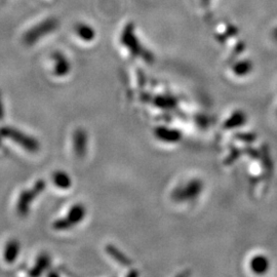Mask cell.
<instances>
[{
  "label": "cell",
  "mask_w": 277,
  "mask_h": 277,
  "mask_svg": "<svg viewBox=\"0 0 277 277\" xmlns=\"http://www.w3.org/2000/svg\"><path fill=\"white\" fill-rule=\"evenodd\" d=\"M0 137L14 141L15 143L19 144L22 148L26 149L29 152H37L40 147L37 140L10 126H3L0 128Z\"/></svg>",
  "instance_id": "cell-1"
},
{
  "label": "cell",
  "mask_w": 277,
  "mask_h": 277,
  "mask_svg": "<svg viewBox=\"0 0 277 277\" xmlns=\"http://www.w3.org/2000/svg\"><path fill=\"white\" fill-rule=\"evenodd\" d=\"M203 190V183L201 180H191L186 184L179 186L172 194V197L176 202H186L196 199Z\"/></svg>",
  "instance_id": "cell-2"
},
{
  "label": "cell",
  "mask_w": 277,
  "mask_h": 277,
  "mask_svg": "<svg viewBox=\"0 0 277 277\" xmlns=\"http://www.w3.org/2000/svg\"><path fill=\"white\" fill-rule=\"evenodd\" d=\"M46 182L43 180L37 181L30 190H24L20 194L17 203V210L21 216H27L30 209L31 203L35 201V198L46 189Z\"/></svg>",
  "instance_id": "cell-3"
},
{
  "label": "cell",
  "mask_w": 277,
  "mask_h": 277,
  "mask_svg": "<svg viewBox=\"0 0 277 277\" xmlns=\"http://www.w3.org/2000/svg\"><path fill=\"white\" fill-rule=\"evenodd\" d=\"M86 215V208L82 204L73 205L68 212V215L57 220L53 223V229L58 231L69 230L71 227L77 225L84 219Z\"/></svg>",
  "instance_id": "cell-4"
},
{
  "label": "cell",
  "mask_w": 277,
  "mask_h": 277,
  "mask_svg": "<svg viewBox=\"0 0 277 277\" xmlns=\"http://www.w3.org/2000/svg\"><path fill=\"white\" fill-rule=\"evenodd\" d=\"M73 149L78 158H83L87 151V134L83 128H77L73 132Z\"/></svg>",
  "instance_id": "cell-5"
},
{
  "label": "cell",
  "mask_w": 277,
  "mask_h": 277,
  "mask_svg": "<svg viewBox=\"0 0 277 277\" xmlns=\"http://www.w3.org/2000/svg\"><path fill=\"white\" fill-rule=\"evenodd\" d=\"M154 135L157 140L164 143H178L182 139V134L175 128L158 126L154 129Z\"/></svg>",
  "instance_id": "cell-6"
},
{
  "label": "cell",
  "mask_w": 277,
  "mask_h": 277,
  "mask_svg": "<svg viewBox=\"0 0 277 277\" xmlns=\"http://www.w3.org/2000/svg\"><path fill=\"white\" fill-rule=\"evenodd\" d=\"M250 267L254 274L262 275L269 270L270 262L264 254H257L251 260Z\"/></svg>",
  "instance_id": "cell-7"
},
{
  "label": "cell",
  "mask_w": 277,
  "mask_h": 277,
  "mask_svg": "<svg viewBox=\"0 0 277 277\" xmlns=\"http://www.w3.org/2000/svg\"><path fill=\"white\" fill-rule=\"evenodd\" d=\"M246 123H247L246 113L241 110H237L234 111V112L229 116V118H227L224 124V127L226 129H233L242 126Z\"/></svg>",
  "instance_id": "cell-8"
},
{
  "label": "cell",
  "mask_w": 277,
  "mask_h": 277,
  "mask_svg": "<svg viewBox=\"0 0 277 277\" xmlns=\"http://www.w3.org/2000/svg\"><path fill=\"white\" fill-rule=\"evenodd\" d=\"M20 243L18 240H9L4 249V260L6 263L12 264L18 259L19 253H20Z\"/></svg>",
  "instance_id": "cell-9"
},
{
  "label": "cell",
  "mask_w": 277,
  "mask_h": 277,
  "mask_svg": "<svg viewBox=\"0 0 277 277\" xmlns=\"http://www.w3.org/2000/svg\"><path fill=\"white\" fill-rule=\"evenodd\" d=\"M106 252H107L109 256L112 258L113 260H115L118 264L123 265V266H130L131 265V260L126 256V254H125L116 247H114L112 245H108L106 247Z\"/></svg>",
  "instance_id": "cell-10"
},
{
  "label": "cell",
  "mask_w": 277,
  "mask_h": 277,
  "mask_svg": "<svg viewBox=\"0 0 277 277\" xmlns=\"http://www.w3.org/2000/svg\"><path fill=\"white\" fill-rule=\"evenodd\" d=\"M52 181L54 185L58 188H60V189H69L72 185L70 176L67 173L62 172V171L55 172L52 175Z\"/></svg>",
  "instance_id": "cell-11"
},
{
  "label": "cell",
  "mask_w": 277,
  "mask_h": 277,
  "mask_svg": "<svg viewBox=\"0 0 277 277\" xmlns=\"http://www.w3.org/2000/svg\"><path fill=\"white\" fill-rule=\"evenodd\" d=\"M53 59L55 60L54 74L57 76H65L70 71V65L62 54H54Z\"/></svg>",
  "instance_id": "cell-12"
},
{
  "label": "cell",
  "mask_w": 277,
  "mask_h": 277,
  "mask_svg": "<svg viewBox=\"0 0 277 277\" xmlns=\"http://www.w3.org/2000/svg\"><path fill=\"white\" fill-rule=\"evenodd\" d=\"M50 265V258L47 254H42L40 256L36 262V264L34 265V267L32 268V270L30 271V275L31 276H39L44 270H46Z\"/></svg>",
  "instance_id": "cell-13"
},
{
  "label": "cell",
  "mask_w": 277,
  "mask_h": 277,
  "mask_svg": "<svg viewBox=\"0 0 277 277\" xmlns=\"http://www.w3.org/2000/svg\"><path fill=\"white\" fill-rule=\"evenodd\" d=\"M124 41V40H123ZM125 44L126 47H128V49L130 50V51L138 55V54H142V51H141V47L139 48V42L138 40L134 37V34H132V32L131 33H128V34H126L125 36Z\"/></svg>",
  "instance_id": "cell-14"
},
{
  "label": "cell",
  "mask_w": 277,
  "mask_h": 277,
  "mask_svg": "<svg viewBox=\"0 0 277 277\" xmlns=\"http://www.w3.org/2000/svg\"><path fill=\"white\" fill-rule=\"evenodd\" d=\"M252 69V65L250 61H241L238 62L234 67H233V72L237 76H245L248 75Z\"/></svg>",
  "instance_id": "cell-15"
},
{
  "label": "cell",
  "mask_w": 277,
  "mask_h": 277,
  "mask_svg": "<svg viewBox=\"0 0 277 277\" xmlns=\"http://www.w3.org/2000/svg\"><path fill=\"white\" fill-rule=\"evenodd\" d=\"M155 104L163 109H172L176 106V101L171 97H158L155 100Z\"/></svg>",
  "instance_id": "cell-16"
},
{
  "label": "cell",
  "mask_w": 277,
  "mask_h": 277,
  "mask_svg": "<svg viewBox=\"0 0 277 277\" xmlns=\"http://www.w3.org/2000/svg\"><path fill=\"white\" fill-rule=\"evenodd\" d=\"M237 139L241 141H245V142H252L256 138H254L253 135H251V134H239L237 135Z\"/></svg>",
  "instance_id": "cell-17"
},
{
  "label": "cell",
  "mask_w": 277,
  "mask_h": 277,
  "mask_svg": "<svg viewBox=\"0 0 277 277\" xmlns=\"http://www.w3.org/2000/svg\"><path fill=\"white\" fill-rule=\"evenodd\" d=\"M4 117V108L2 105V101H1V98H0V120H2Z\"/></svg>",
  "instance_id": "cell-18"
},
{
  "label": "cell",
  "mask_w": 277,
  "mask_h": 277,
  "mask_svg": "<svg viewBox=\"0 0 277 277\" xmlns=\"http://www.w3.org/2000/svg\"><path fill=\"white\" fill-rule=\"evenodd\" d=\"M274 35H275V38H276V39H277V31H276V32H275V34H274Z\"/></svg>",
  "instance_id": "cell-19"
}]
</instances>
